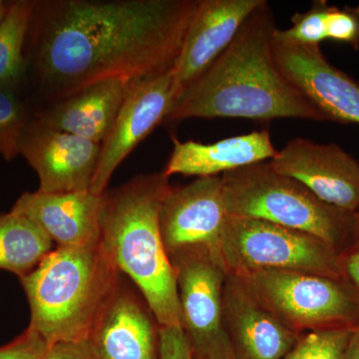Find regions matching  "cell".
<instances>
[{
    "mask_svg": "<svg viewBox=\"0 0 359 359\" xmlns=\"http://www.w3.org/2000/svg\"><path fill=\"white\" fill-rule=\"evenodd\" d=\"M173 152L164 173L184 176L216 177L236 170L268 162L275 157V146L268 130L222 139L212 144L173 138Z\"/></svg>",
    "mask_w": 359,
    "mask_h": 359,
    "instance_id": "18",
    "label": "cell"
},
{
    "mask_svg": "<svg viewBox=\"0 0 359 359\" xmlns=\"http://www.w3.org/2000/svg\"><path fill=\"white\" fill-rule=\"evenodd\" d=\"M276 29L271 53L283 77L327 121L359 125V82L332 65L318 45L294 43Z\"/></svg>",
    "mask_w": 359,
    "mask_h": 359,
    "instance_id": "9",
    "label": "cell"
},
{
    "mask_svg": "<svg viewBox=\"0 0 359 359\" xmlns=\"http://www.w3.org/2000/svg\"><path fill=\"white\" fill-rule=\"evenodd\" d=\"M52 244L48 236L22 215L0 214V269L22 278L51 252Z\"/></svg>",
    "mask_w": 359,
    "mask_h": 359,
    "instance_id": "20",
    "label": "cell"
},
{
    "mask_svg": "<svg viewBox=\"0 0 359 359\" xmlns=\"http://www.w3.org/2000/svg\"><path fill=\"white\" fill-rule=\"evenodd\" d=\"M103 195L91 192L22 194L11 211L41 229L58 248L88 247L100 243Z\"/></svg>",
    "mask_w": 359,
    "mask_h": 359,
    "instance_id": "17",
    "label": "cell"
},
{
    "mask_svg": "<svg viewBox=\"0 0 359 359\" xmlns=\"http://www.w3.org/2000/svg\"><path fill=\"white\" fill-rule=\"evenodd\" d=\"M351 248L359 249V208L353 212V228H351Z\"/></svg>",
    "mask_w": 359,
    "mask_h": 359,
    "instance_id": "31",
    "label": "cell"
},
{
    "mask_svg": "<svg viewBox=\"0 0 359 359\" xmlns=\"http://www.w3.org/2000/svg\"><path fill=\"white\" fill-rule=\"evenodd\" d=\"M354 328H332L302 334L283 359H344Z\"/></svg>",
    "mask_w": 359,
    "mask_h": 359,
    "instance_id": "22",
    "label": "cell"
},
{
    "mask_svg": "<svg viewBox=\"0 0 359 359\" xmlns=\"http://www.w3.org/2000/svg\"><path fill=\"white\" fill-rule=\"evenodd\" d=\"M229 218L222 176L203 177L186 186L172 187L160 212L168 256L204 248L223 261L222 240Z\"/></svg>",
    "mask_w": 359,
    "mask_h": 359,
    "instance_id": "10",
    "label": "cell"
},
{
    "mask_svg": "<svg viewBox=\"0 0 359 359\" xmlns=\"http://www.w3.org/2000/svg\"><path fill=\"white\" fill-rule=\"evenodd\" d=\"M164 173L141 175L103 194L100 245L141 292L160 327H180L176 276L160 228V212L171 190Z\"/></svg>",
    "mask_w": 359,
    "mask_h": 359,
    "instance_id": "3",
    "label": "cell"
},
{
    "mask_svg": "<svg viewBox=\"0 0 359 359\" xmlns=\"http://www.w3.org/2000/svg\"><path fill=\"white\" fill-rule=\"evenodd\" d=\"M48 346L39 332L27 327L13 341L0 346V359H39Z\"/></svg>",
    "mask_w": 359,
    "mask_h": 359,
    "instance_id": "26",
    "label": "cell"
},
{
    "mask_svg": "<svg viewBox=\"0 0 359 359\" xmlns=\"http://www.w3.org/2000/svg\"><path fill=\"white\" fill-rule=\"evenodd\" d=\"M263 1L200 0L173 66L176 101L230 46L245 21Z\"/></svg>",
    "mask_w": 359,
    "mask_h": 359,
    "instance_id": "15",
    "label": "cell"
},
{
    "mask_svg": "<svg viewBox=\"0 0 359 359\" xmlns=\"http://www.w3.org/2000/svg\"><path fill=\"white\" fill-rule=\"evenodd\" d=\"M194 355V354H193ZM194 359H205V358H197V356H194Z\"/></svg>",
    "mask_w": 359,
    "mask_h": 359,
    "instance_id": "33",
    "label": "cell"
},
{
    "mask_svg": "<svg viewBox=\"0 0 359 359\" xmlns=\"http://www.w3.org/2000/svg\"><path fill=\"white\" fill-rule=\"evenodd\" d=\"M159 359H194L192 348L181 327H160Z\"/></svg>",
    "mask_w": 359,
    "mask_h": 359,
    "instance_id": "27",
    "label": "cell"
},
{
    "mask_svg": "<svg viewBox=\"0 0 359 359\" xmlns=\"http://www.w3.org/2000/svg\"><path fill=\"white\" fill-rule=\"evenodd\" d=\"M268 162L327 204L351 214L358 209L359 163L337 144L292 139Z\"/></svg>",
    "mask_w": 359,
    "mask_h": 359,
    "instance_id": "14",
    "label": "cell"
},
{
    "mask_svg": "<svg viewBox=\"0 0 359 359\" xmlns=\"http://www.w3.org/2000/svg\"><path fill=\"white\" fill-rule=\"evenodd\" d=\"M102 144L29 120L18 150L36 172L39 191L90 192L100 161Z\"/></svg>",
    "mask_w": 359,
    "mask_h": 359,
    "instance_id": "13",
    "label": "cell"
},
{
    "mask_svg": "<svg viewBox=\"0 0 359 359\" xmlns=\"http://www.w3.org/2000/svg\"><path fill=\"white\" fill-rule=\"evenodd\" d=\"M229 273L292 271L344 278L341 254L325 241L261 219L231 217L221 245Z\"/></svg>",
    "mask_w": 359,
    "mask_h": 359,
    "instance_id": "7",
    "label": "cell"
},
{
    "mask_svg": "<svg viewBox=\"0 0 359 359\" xmlns=\"http://www.w3.org/2000/svg\"><path fill=\"white\" fill-rule=\"evenodd\" d=\"M83 342L90 359H159L160 325L120 276Z\"/></svg>",
    "mask_w": 359,
    "mask_h": 359,
    "instance_id": "12",
    "label": "cell"
},
{
    "mask_svg": "<svg viewBox=\"0 0 359 359\" xmlns=\"http://www.w3.org/2000/svg\"><path fill=\"white\" fill-rule=\"evenodd\" d=\"M222 181L231 217L304 231L340 254L351 247L353 214L318 199L297 180L276 172L269 162L222 175Z\"/></svg>",
    "mask_w": 359,
    "mask_h": 359,
    "instance_id": "5",
    "label": "cell"
},
{
    "mask_svg": "<svg viewBox=\"0 0 359 359\" xmlns=\"http://www.w3.org/2000/svg\"><path fill=\"white\" fill-rule=\"evenodd\" d=\"M122 273L99 244L51 250L20 278L30 308L29 327L45 341L82 342Z\"/></svg>",
    "mask_w": 359,
    "mask_h": 359,
    "instance_id": "4",
    "label": "cell"
},
{
    "mask_svg": "<svg viewBox=\"0 0 359 359\" xmlns=\"http://www.w3.org/2000/svg\"><path fill=\"white\" fill-rule=\"evenodd\" d=\"M223 318L235 359H283L301 335L287 327L233 273H228L224 282Z\"/></svg>",
    "mask_w": 359,
    "mask_h": 359,
    "instance_id": "16",
    "label": "cell"
},
{
    "mask_svg": "<svg viewBox=\"0 0 359 359\" xmlns=\"http://www.w3.org/2000/svg\"><path fill=\"white\" fill-rule=\"evenodd\" d=\"M29 120L15 90L0 88V154L4 159L20 155L18 144Z\"/></svg>",
    "mask_w": 359,
    "mask_h": 359,
    "instance_id": "23",
    "label": "cell"
},
{
    "mask_svg": "<svg viewBox=\"0 0 359 359\" xmlns=\"http://www.w3.org/2000/svg\"><path fill=\"white\" fill-rule=\"evenodd\" d=\"M238 276L299 334L359 325V292L346 278L271 269Z\"/></svg>",
    "mask_w": 359,
    "mask_h": 359,
    "instance_id": "6",
    "label": "cell"
},
{
    "mask_svg": "<svg viewBox=\"0 0 359 359\" xmlns=\"http://www.w3.org/2000/svg\"><path fill=\"white\" fill-rule=\"evenodd\" d=\"M175 102L173 68L132 83L114 125L102 143L90 192L97 196L106 192L115 170L161 122L167 119Z\"/></svg>",
    "mask_w": 359,
    "mask_h": 359,
    "instance_id": "11",
    "label": "cell"
},
{
    "mask_svg": "<svg viewBox=\"0 0 359 359\" xmlns=\"http://www.w3.org/2000/svg\"><path fill=\"white\" fill-rule=\"evenodd\" d=\"M36 6L29 0L11 2L0 23V88L15 90L25 76L23 48Z\"/></svg>",
    "mask_w": 359,
    "mask_h": 359,
    "instance_id": "21",
    "label": "cell"
},
{
    "mask_svg": "<svg viewBox=\"0 0 359 359\" xmlns=\"http://www.w3.org/2000/svg\"><path fill=\"white\" fill-rule=\"evenodd\" d=\"M133 80H104L59 100L39 119L51 128L102 144L109 135Z\"/></svg>",
    "mask_w": 359,
    "mask_h": 359,
    "instance_id": "19",
    "label": "cell"
},
{
    "mask_svg": "<svg viewBox=\"0 0 359 359\" xmlns=\"http://www.w3.org/2000/svg\"><path fill=\"white\" fill-rule=\"evenodd\" d=\"M330 6L327 1L318 0L304 13H297L292 18V27L276 29L283 39L302 45H318L327 39V13Z\"/></svg>",
    "mask_w": 359,
    "mask_h": 359,
    "instance_id": "24",
    "label": "cell"
},
{
    "mask_svg": "<svg viewBox=\"0 0 359 359\" xmlns=\"http://www.w3.org/2000/svg\"><path fill=\"white\" fill-rule=\"evenodd\" d=\"M276 29L273 11L264 0L230 46L179 97L166 120L294 118L327 121L278 70L271 53Z\"/></svg>",
    "mask_w": 359,
    "mask_h": 359,
    "instance_id": "2",
    "label": "cell"
},
{
    "mask_svg": "<svg viewBox=\"0 0 359 359\" xmlns=\"http://www.w3.org/2000/svg\"><path fill=\"white\" fill-rule=\"evenodd\" d=\"M200 0L37 2L35 68L62 100L114 78L137 80L172 69Z\"/></svg>",
    "mask_w": 359,
    "mask_h": 359,
    "instance_id": "1",
    "label": "cell"
},
{
    "mask_svg": "<svg viewBox=\"0 0 359 359\" xmlns=\"http://www.w3.org/2000/svg\"><path fill=\"white\" fill-rule=\"evenodd\" d=\"M176 276L181 328L194 356L235 359L224 327L223 292L228 269L204 248L170 257Z\"/></svg>",
    "mask_w": 359,
    "mask_h": 359,
    "instance_id": "8",
    "label": "cell"
},
{
    "mask_svg": "<svg viewBox=\"0 0 359 359\" xmlns=\"http://www.w3.org/2000/svg\"><path fill=\"white\" fill-rule=\"evenodd\" d=\"M9 4L11 2L2 1L0 0V23L4 20V18H6L7 11H8Z\"/></svg>",
    "mask_w": 359,
    "mask_h": 359,
    "instance_id": "32",
    "label": "cell"
},
{
    "mask_svg": "<svg viewBox=\"0 0 359 359\" xmlns=\"http://www.w3.org/2000/svg\"><path fill=\"white\" fill-rule=\"evenodd\" d=\"M327 39L344 42L359 48V6L339 8L330 6L327 13Z\"/></svg>",
    "mask_w": 359,
    "mask_h": 359,
    "instance_id": "25",
    "label": "cell"
},
{
    "mask_svg": "<svg viewBox=\"0 0 359 359\" xmlns=\"http://www.w3.org/2000/svg\"><path fill=\"white\" fill-rule=\"evenodd\" d=\"M341 266L344 278L359 292V249H347L341 254Z\"/></svg>",
    "mask_w": 359,
    "mask_h": 359,
    "instance_id": "29",
    "label": "cell"
},
{
    "mask_svg": "<svg viewBox=\"0 0 359 359\" xmlns=\"http://www.w3.org/2000/svg\"><path fill=\"white\" fill-rule=\"evenodd\" d=\"M344 359H359V325L354 328L353 337L347 346Z\"/></svg>",
    "mask_w": 359,
    "mask_h": 359,
    "instance_id": "30",
    "label": "cell"
},
{
    "mask_svg": "<svg viewBox=\"0 0 359 359\" xmlns=\"http://www.w3.org/2000/svg\"><path fill=\"white\" fill-rule=\"evenodd\" d=\"M39 359H90L84 342H58L51 344Z\"/></svg>",
    "mask_w": 359,
    "mask_h": 359,
    "instance_id": "28",
    "label": "cell"
}]
</instances>
